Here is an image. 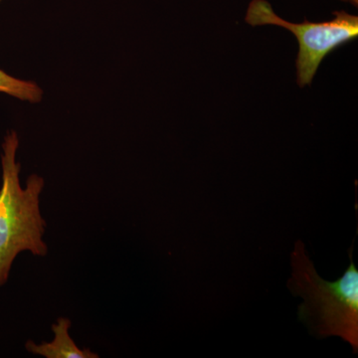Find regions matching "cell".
I'll use <instances>...</instances> for the list:
<instances>
[{
	"instance_id": "obj_1",
	"label": "cell",
	"mask_w": 358,
	"mask_h": 358,
	"mask_svg": "<svg viewBox=\"0 0 358 358\" xmlns=\"http://www.w3.org/2000/svg\"><path fill=\"white\" fill-rule=\"evenodd\" d=\"M350 249V266L334 282L322 279L299 240L291 254L289 292L303 303L298 308L299 320L317 338L339 336L358 352V268Z\"/></svg>"
},
{
	"instance_id": "obj_2",
	"label": "cell",
	"mask_w": 358,
	"mask_h": 358,
	"mask_svg": "<svg viewBox=\"0 0 358 358\" xmlns=\"http://www.w3.org/2000/svg\"><path fill=\"white\" fill-rule=\"evenodd\" d=\"M17 134L7 133L2 143V185L0 188V287L8 280L11 267L21 252L35 256L48 252L43 241L46 222L40 212L44 179L32 174L25 187L20 185Z\"/></svg>"
},
{
	"instance_id": "obj_3",
	"label": "cell",
	"mask_w": 358,
	"mask_h": 358,
	"mask_svg": "<svg viewBox=\"0 0 358 358\" xmlns=\"http://www.w3.org/2000/svg\"><path fill=\"white\" fill-rule=\"evenodd\" d=\"M334 20L324 22H310L307 20L303 23L289 22L277 15L266 0H252L245 21L254 27L275 25L293 33L299 42L296 82L299 86L305 87L312 84L327 54L358 36L357 15L345 11H334Z\"/></svg>"
},
{
	"instance_id": "obj_4",
	"label": "cell",
	"mask_w": 358,
	"mask_h": 358,
	"mask_svg": "<svg viewBox=\"0 0 358 358\" xmlns=\"http://www.w3.org/2000/svg\"><path fill=\"white\" fill-rule=\"evenodd\" d=\"M71 320L60 317L56 324L52 326L55 338L52 343H42L36 345L28 341L25 348L33 355H42L46 358H98L96 353L92 352L88 348H78L69 336Z\"/></svg>"
},
{
	"instance_id": "obj_5",
	"label": "cell",
	"mask_w": 358,
	"mask_h": 358,
	"mask_svg": "<svg viewBox=\"0 0 358 358\" xmlns=\"http://www.w3.org/2000/svg\"><path fill=\"white\" fill-rule=\"evenodd\" d=\"M0 93L30 103L40 102L43 95L41 88H39L36 84L17 79L1 69H0Z\"/></svg>"
},
{
	"instance_id": "obj_6",
	"label": "cell",
	"mask_w": 358,
	"mask_h": 358,
	"mask_svg": "<svg viewBox=\"0 0 358 358\" xmlns=\"http://www.w3.org/2000/svg\"><path fill=\"white\" fill-rule=\"evenodd\" d=\"M343 1L350 2V3L353 4V6H358V0H343Z\"/></svg>"
},
{
	"instance_id": "obj_7",
	"label": "cell",
	"mask_w": 358,
	"mask_h": 358,
	"mask_svg": "<svg viewBox=\"0 0 358 358\" xmlns=\"http://www.w3.org/2000/svg\"><path fill=\"white\" fill-rule=\"evenodd\" d=\"M0 2H1V0H0Z\"/></svg>"
}]
</instances>
